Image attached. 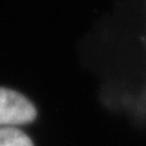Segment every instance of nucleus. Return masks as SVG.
I'll use <instances>...</instances> for the list:
<instances>
[{
  "label": "nucleus",
  "instance_id": "f03ea898",
  "mask_svg": "<svg viewBox=\"0 0 146 146\" xmlns=\"http://www.w3.org/2000/svg\"><path fill=\"white\" fill-rule=\"evenodd\" d=\"M0 146H34L29 136L15 127H0Z\"/></svg>",
  "mask_w": 146,
  "mask_h": 146
},
{
  "label": "nucleus",
  "instance_id": "f257e3e1",
  "mask_svg": "<svg viewBox=\"0 0 146 146\" xmlns=\"http://www.w3.org/2000/svg\"><path fill=\"white\" fill-rule=\"evenodd\" d=\"M36 110L26 96L15 90L0 88V127H16L31 123Z\"/></svg>",
  "mask_w": 146,
  "mask_h": 146
}]
</instances>
